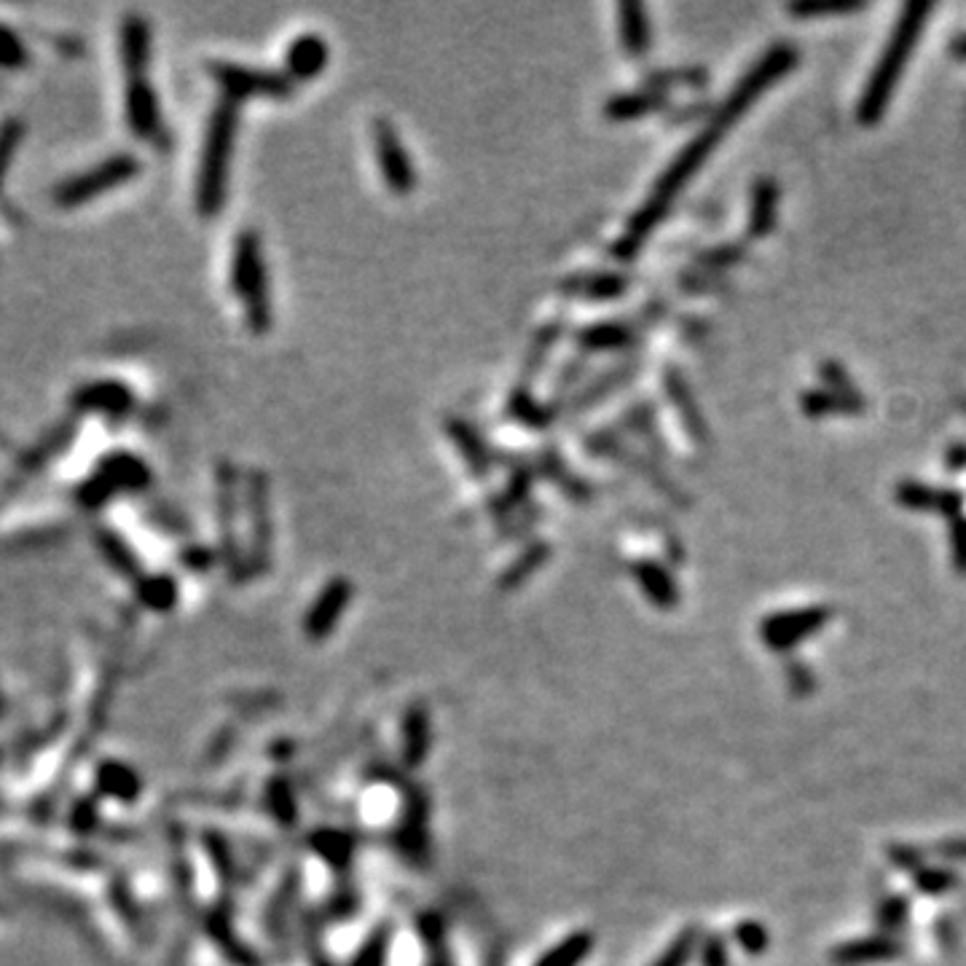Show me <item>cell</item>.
<instances>
[{"mask_svg": "<svg viewBox=\"0 0 966 966\" xmlns=\"http://www.w3.org/2000/svg\"><path fill=\"white\" fill-rule=\"evenodd\" d=\"M668 105L666 91L653 87H639L631 91H617L604 102V116L610 122H637V118L653 116Z\"/></svg>", "mask_w": 966, "mask_h": 966, "instance_id": "d4e9b609", "label": "cell"}, {"mask_svg": "<svg viewBox=\"0 0 966 966\" xmlns=\"http://www.w3.org/2000/svg\"><path fill=\"white\" fill-rule=\"evenodd\" d=\"M354 586L350 577H334L323 591L317 593V599L312 602L309 613L304 617V631L312 642L330 637L334 628L339 626L341 615L347 613L352 602Z\"/></svg>", "mask_w": 966, "mask_h": 966, "instance_id": "2e32d148", "label": "cell"}, {"mask_svg": "<svg viewBox=\"0 0 966 966\" xmlns=\"http://www.w3.org/2000/svg\"><path fill=\"white\" fill-rule=\"evenodd\" d=\"M907 913H911V902H907V896H902V894L886 896L876 913V921L880 926V931H886V934H891V931H900L907 921Z\"/></svg>", "mask_w": 966, "mask_h": 966, "instance_id": "7bdbcfd3", "label": "cell"}, {"mask_svg": "<svg viewBox=\"0 0 966 966\" xmlns=\"http://www.w3.org/2000/svg\"><path fill=\"white\" fill-rule=\"evenodd\" d=\"M142 162L133 151H118L111 156L100 159L91 167L78 170V173L65 175L54 188H51V204L62 213L81 210L87 204H95L105 193L127 186L135 177H140Z\"/></svg>", "mask_w": 966, "mask_h": 966, "instance_id": "8992f818", "label": "cell"}, {"mask_svg": "<svg viewBox=\"0 0 966 966\" xmlns=\"http://www.w3.org/2000/svg\"><path fill=\"white\" fill-rule=\"evenodd\" d=\"M958 876L945 867H924L916 873V889L921 894H945V891L956 889Z\"/></svg>", "mask_w": 966, "mask_h": 966, "instance_id": "ee69618b", "label": "cell"}, {"mask_svg": "<svg viewBox=\"0 0 966 966\" xmlns=\"http://www.w3.org/2000/svg\"><path fill=\"white\" fill-rule=\"evenodd\" d=\"M794 62H798V49H792L790 43L770 46V49L754 62L752 71L736 84L733 91L725 97L723 105L714 111L712 122H708L706 127H703L701 133L677 153V159L668 164L666 173L655 180L650 199L631 215L623 237L613 244L615 259L628 261L637 255V250L642 248L644 239H648L650 234H653V228L666 218V213L672 210L674 199L679 197V191L693 180V175L699 173L701 164L712 156V151L717 148V142L723 140L725 133H728V129L744 116L749 108L763 97L765 89L774 87L779 78H785L787 73L792 71Z\"/></svg>", "mask_w": 966, "mask_h": 966, "instance_id": "6da1fadb", "label": "cell"}, {"mask_svg": "<svg viewBox=\"0 0 966 966\" xmlns=\"http://www.w3.org/2000/svg\"><path fill=\"white\" fill-rule=\"evenodd\" d=\"M505 414L511 416L513 422H518V425L529 427V430H545V427H551L553 419H556V409L542 403V400L529 390V385H518L516 390L511 392Z\"/></svg>", "mask_w": 966, "mask_h": 966, "instance_id": "f546056e", "label": "cell"}, {"mask_svg": "<svg viewBox=\"0 0 966 966\" xmlns=\"http://www.w3.org/2000/svg\"><path fill=\"white\" fill-rule=\"evenodd\" d=\"M937 856L948 862H966V838L945 840V843H937Z\"/></svg>", "mask_w": 966, "mask_h": 966, "instance_id": "9f6ffc18", "label": "cell"}, {"mask_svg": "<svg viewBox=\"0 0 966 966\" xmlns=\"http://www.w3.org/2000/svg\"><path fill=\"white\" fill-rule=\"evenodd\" d=\"M387 953H390V934H387V931H376V934H371L368 942L360 948V953L352 958L350 966H385Z\"/></svg>", "mask_w": 966, "mask_h": 966, "instance_id": "7dc6e473", "label": "cell"}, {"mask_svg": "<svg viewBox=\"0 0 966 966\" xmlns=\"http://www.w3.org/2000/svg\"><path fill=\"white\" fill-rule=\"evenodd\" d=\"M443 432L446 438L454 443L456 454H460V460L465 462L471 478L486 481V478L491 476V471H494L497 460L494 454H491L486 438L481 436V430H478L471 419H465V416L451 414L443 419Z\"/></svg>", "mask_w": 966, "mask_h": 966, "instance_id": "9a60e30c", "label": "cell"}, {"mask_svg": "<svg viewBox=\"0 0 966 966\" xmlns=\"http://www.w3.org/2000/svg\"><path fill=\"white\" fill-rule=\"evenodd\" d=\"M953 54L962 57V60H966V36L956 38V43H953Z\"/></svg>", "mask_w": 966, "mask_h": 966, "instance_id": "680465c9", "label": "cell"}, {"mask_svg": "<svg viewBox=\"0 0 966 966\" xmlns=\"http://www.w3.org/2000/svg\"><path fill=\"white\" fill-rule=\"evenodd\" d=\"M929 14V3H911L905 5V11L896 20L894 33H891L889 43H886L878 65L873 67L867 87L860 97V105H856V118L865 127H873V124H878L883 118L886 108H889L891 97H894L896 84H900L902 73H905L907 62H911L913 51H916V43L921 38Z\"/></svg>", "mask_w": 966, "mask_h": 966, "instance_id": "7a4b0ae2", "label": "cell"}, {"mask_svg": "<svg viewBox=\"0 0 966 966\" xmlns=\"http://www.w3.org/2000/svg\"><path fill=\"white\" fill-rule=\"evenodd\" d=\"M137 597L142 599V604H146V607L164 613V610L175 607L177 586H175L173 577H167V575L142 577V580L137 582Z\"/></svg>", "mask_w": 966, "mask_h": 966, "instance_id": "8d00e7d4", "label": "cell"}, {"mask_svg": "<svg viewBox=\"0 0 966 966\" xmlns=\"http://www.w3.org/2000/svg\"><path fill=\"white\" fill-rule=\"evenodd\" d=\"M865 9V3H856V0H803V3H792L790 14L794 16H825V14H854V11Z\"/></svg>", "mask_w": 966, "mask_h": 966, "instance_id": "b9f144b4", "label": "cell"}, {"mask_svg": "<svg viewBox=\"0 0 966 966\" xmlns=\"http://www.w3.org/2000/svg\"><path fill=\"white\" fill-rule=\"evenodd\" d=\"M116 60L122 76H137L151 71L153 60V27L137 11H127L118 22Z\"/></svg>", "mask_w": 966, "mask_h": 966, "instance_id": "5bb4252c", "label": "cell"}, {"mask_svg": "<svg viewBox=\"0 0 966 966\" xmlns=\"http://www.w3.org/2000/svg\"><path fill=\"white\" fill-rule=\"evenodd\" d=\"M430 747V719L422 706H414L405 714L403 725V760L405 765H419Z\"/></svg>", "mask_w": 966, "mask_h": 966, "instance_id": "836d02e7", "label": "cell"}, {"mask_svg": "<svg viewBox=\"0 0 966 966\" xmlns=\"http://www.w3.org/2000/svg\"><path fill=\"white\" fill-rule=\"evenodd\" d=\"M548 559H551V545H548L545 540H531L529 545L524 548L516 559H513L511 567L502 572L500 588L502 591H513V588L524 586V582H527L537 569L545 567Z\"/></svg>", "mask_w": 966, "mask_h": 966, "instance_id": "1f68e13d", "label": "cell"}, {"mask_svg": "<svg viewBox=\"0 0 966 966\" xmlns=\"http://www.w3.org/2000/svg\"><path fill=\"white\" fill-rule=\"evenodd\" d=\"M71 409L76 414L100 416V419L118 425L135 414L137 396L127 381L100 376V379L78 381L76 390L71 392Z\"/></svg>", "mask_w": 966, "mask_h": 966, "instance_id": "8fae6325", "label": "cell"}, {"mask_svg": "<svg viewBox=\"0 0 966 966\" xmlns=\"http://www.w3.org/2000/svg\"><path fill=\"white\" fill-rule=\"evenodd\" d=\"M228 285L239 299L250 334L266 336L274 325L272 290L264 255V239L255 228L234 234L231 259H228Z\"/></svg>", "mask_w": 966, "mask_h": 966, "instance_id": "277c9868", "label": "cell"}, {"mask_svg": "<svg viewBox=\"0 0 966 966\" xmlns=\"http://www.w3.org/2000/svg\"><path fill=\"white\" fill-rule=\"evenodd\" d=\"M633 374H637V365L617 363V365H613V368L602 371V374H597V376H591L588 381H582V385L577 387L575 396H572L567 403H562V405L567 409L569 416L586 414V411H591L593 405L602 403V400H607L610 396H613V392L623 390V387L633 379Z\"/></svg>", "mask_w": 966, "mask_h": 966, "instance_id": "7402d4cb", "label": "cell"}, {"mask_svg": "<svg viewBox=\"0 0 966 966\" xmlns=\"http://www.w3.org/2000/svg\"><path fill=\"white\" fill-rule=\"evenodd\" d=\"M741 259H744V248L741 244H719V248L701 253L699 261L708 268H725L730 264H739Z\"/></svg>", "mask_w": 966, "mask_h": 966, "instance_id": "681fc988", "label": "cell"}, {"mask_svg": "<svg viewBox=\"0 0 966 966\" xmlns=\"http://www.w3.org/2000/svg\"><path fill=\"white\" fill-rule=\"evenodd\" d=\"M701 953V966H728L730 956H728V945L719 934H708L706 940H701L699 945Z\"/></svg>", "mask_w": 966, "mask_h": 966, "instance_id": "f907efd6", "label": "cell"}, {"mask_svg": "<svg viewBox=\"0 0 966 966\" xmlns=\"http://www.w3.org/2000/svg\"><path fill=\"white\" fill-rule=\"evenodd\" d=\"M330 60V46L319 33H301L285 49V67L283 73L290 81L299 84L314 81L319 73H325Z\"/></svg>", "mask_w": 966, "mask_h": 966, "instance_id": "ac0fdd59", "label": "cell"}, {"mask_svg": "<svg viewBox=\"0 0 966 966\" xmlns=\"http://www.w3.org/2000/svg\"><path fill=\"white\" fill-rule=\"evenodd\" d=\"M787 677H790V688L794 695H811L816 688V679L811 674L808 666H803L800 661H794L787 666Z\"/></svg>", "mask_w": 966, "mask_h": 966, "instance_id": "f5cc1de1", "label": "cell"}, {"mask_svg": "<svg viewBox=\"0 0 966 966\" xmlns=\"http://www.w3.org/2000/svg\"><path fill=\"white\" fill-rule=\"evenodd\" d=\"M582 371H586V357H582V354L580 357L567 360L564 365H559V374H556V379H553V392H556V396L562 392L564 403H567V400L577 392V387L582 385L580 381Z\"/></svg>", "mask_w": 966, "mask_h": 966, "instance_id": "f6af8a7d", "label": "cell"}, {"mask_svg": "<svg viewBox=\"0 0 966 966\" xmlns=\"http://www.w3.org/2000/svg\"><path fill=\"white\" fill-rule=\"evenodd\" d=\"M531 462H535L537 478H545L548 484H553L556 489H562V494L567 497V500L588 502L593 497V486L572 471L569 462L564 460L562 449H556L553 443L542 446Z\"/></svg>", "mask_w": 966, "mask_h": 966, "instance_id": "d6986e66", "label": "cell"}, {"mask_svg": "<svg viewBox=\"0 0 966 966\" xmlns=\"http://www.w3.org/2000/svg\"><path fill=\"white\" fill-rule=\"evenodd\" d=\"M631 575L637 580V586L642 588L644 597L650 599V604H655L658 610H674L679 604L677 582H674L672 572L663 567V564L642 559V562L633 564Z\"/></svg>", "mask_w": 966, "mask_h": 966, "instance_id": "83f0119b", "label": "cell"}, {"mask_svg": "<svg viewBox=\"0 0 966 966\" xmlns=\"http://www.w3.org/2000/svg\"><path fill=\"white\" fill-rule=\"evenodd\" d=\"M268 800H272V808L277 814L279 821L290 825L293 821V794H290L285 781H274L272 790H268Z\"/></svg>", "mask_w": 966, "mask_h": 966, "instance_id": "816d5d0a", "label": "cell"}, {"mask_svg": "<svg viewBox=\"0 0 966 966\" xmlns=\"http://www.w3.org/2000/svg\"><path fill=\"white\" fill-rule=\"evenodd\" d=\"M736 942L741 945V951L749 953V956H760V953L768 951V931H765L763 924L757 921H741L736 926Z\"/></svg>", "mask_w": 966, "mask_h": 966, "instance_id": "bcb514c9", "label": "cell"}, {"mask_svg": "<svg viewBox=\"0 0 966 966\" xmlns=\"http://www.w3.org/2000/svg\"><path fill=\"white\" fill-rule=\"evenodd\" d=\"M631 288V279L620 272H575L559 283V290L569 299L586 301H615L623 299Z\"/></svg>", "mask_w": 966, "mask_h": 966, "instance_id": "44dd1931", "label": "cell"}, {"mask_svg": "<svg viewBox=\"0 0 966 966\" xmlns=\"http://www.w3.org/2000/svg\"><path fill=\"white\" fill-rule=\"evenodd\" d=\"M411 819H405L403 830H400V843H403L405 854L411 856H425L427 840H425V803H419L416 808H409Z\"/></svg>", "mask_w": 966, "mask_h": 966, "instance_id": "60d3db41", "label": "cell"}, {"mask_svg": "<svg viewBox=\"0 0 966 966\" xmlns=\"http://www.w3.org/2000/svg\"><path fill=\"white\" fill-rule=\"evenodd\" d=\"M896 502L911 511H937L942 516L953 518L962 516L964 497L956 489H937V486L918 484V481H905L896 486Z\"/></svg>", "mask_w": 966, "mask_h": 966, "instance_id": "603a6c76", "label": "cell"}, {"mask_svg": "<svg viewBox=\"0 0 966 966\" xmlns=\"http://www.w3.org/2000/svg\"><path fill=\"white\" fill-rule=\"evenodd\" d=\"M180 562L186 564L188 569H204L208 564H213V553L202 545H188V548H183Z\"/></svg>", "mask_w": 966, "mask_h": 966, "instance_id": "11a10c76", "label": "cell"}, {"mask_svg": "<svg viewBox=\"0 0 966 966\" xmlns=\"http://www.w3.org/2000/svg\"><path fill=\"white\" fill-rule=\"evenodd\" d=\"M805 416H832V414H860L865 400L862 396H845L835 390H808L800 398Z\"/></svg>", "mask_w": 966, "mask_h": 966, "instance_id": "d6a6232c", "label": "cell"}, {"mask_svg": "<svg viewBox=\"0 0 966 966\" xmlns=\"http://www.w3.org/2000/svg\"><path fill=\"white\" fill-rule=\"evenodd\" d=\"M244 494V516H248V529H250V553L248 562L255 569L264 572L268 567V559H272V481H268L266 471L253 467L248 471L242 484Z\"/></svg>", "mask_w": 966, "mask_h": 966, "instance_id": "30bf717a", "label": "cell"}, {"mask_svg": "<svg viewBox=\"0 0 966 966\" xmlns=\"http://www.w3.org/2000/svg\"><path fill=\"white\" fill-rule=\"evenodd\" d=\"M776 215H779V186L770 177H760L749 197V234L754 239L768 237L776 228Z\"/></svg>", "mask_w": 966, "mask_h": 966, "instance_id": "f1b7e54d", "label": "cell"}, {"mask_svg": "<svg viewBox=\"0 0 966 966\" xmlns=\"http://www.w3.org/2000/svg\"><path fill=\"white\" fill-rule=\"evenodd\" d=\"M239 129V102L231 97H221L218 105L210 111L208 129H204L202 153H199L197 173V210L204 221L218 218L228 197V170H231L234 142Z\"/></svg>", "mask_w": 966, "mask_h": 966, "instance_id": "3957f363", "label": "cell"}, {"mask_svg": "<svg viewBox=\"0 0 966 966\" xmlns=\"http://www.w3.org/2000/svg\"><path fill=\"white\" fill-rule=\"evenodd\" d=\"M371 146H374V159L381 183L396 197H411L419 186V173H416L414 156L405 148L398 127L387 116H376L371 122Z\"/></svg>", "mask_w": 966, "mask_h": 966, "instance_id": "9c48e42d", "label": "cell"}, {"mask_svg": "<svg viewBox=\"0 0 966 966\" xmlns=\"http://www.w3.org/2000/svg\"><path fill=\"white\" fill-rule=\"evenodd\" d=\"M505 465H507L505 484H502V489L497 491L494 497H489V502H486L489 516L497 518H511L513 513L522 511L531 494V486L537 481L535 462L527 460V456L513 454L507 456Z\"/></svg>", "mask_w": 966, "mask_h": 966, "instance_id": "e0dca14e", "label": "cell"}, {"mask_svg": "<svg viewBox=\"0 0 966 966\" xmlns=\"http://www.w3.org/2000/svg\"><path fill=\"white\" fill-rule=\"evenodd\" d=\"M699 945H701L699 929H695V926H690V929L679 931V934L674 937L672 945H668L666 951L655 958L653 966H688L690 958H693V953L699 951Z\"/></svg>", "mask_w": 966, "mask_h": 966, "instance_id": "f35d334b", "label": "cell"}, {"mask_svg": "<svg viewBox=\"0 0 966 966\" xmlns=\"http://www.w3.org/2000/svg\"><path fill=\"white\" fill-rule=\"evenodd\" d=\"M97 545H100L102 556L111 562L113 569H118L122 575L135 577L140 572V562H137L135 551L129 548V542L124 540L118 531L113 529H97Z\"/></svg>", "mask_w": 966, "mask_h": 966, "instance_id": "e575fe53", "label": "cell"}, {"mask_svg": "<svg viewBox=\"0 0 966 966\" xmlns=\"http://www.w3.org/2000/svg\"><path fill=\"white\" fill-rule=\"evenodd\" d=\"M122 118L135 140L156 148H164L170 142L162 100H159V91L148 73L122 76Z\"/></svg>", "mask_w": 966, "mask_h": 966, "instance_id": "52a82bcc", "label": "cell"}, {"mask_svg": "<svg viewBox=\"0 0 966 966\" xmlns=\"http://www.w3.org/2000/svg\"><path fill=\"white\" fill-rule=\"evenodd\" d=\"M663 390H666V398L672 400V405L677 409V416L682 419L685 432H690V438L699 440V443H706L708 440L706 422H703V414L699 411V403H695L693 392H690L688 381H685V376L679 374L677 368L663 371Z\"/></svg>", "mask_w": 966, "mask_h": 966, "instance_id": "4316f807", "label": "cell"}, {"mask_svg": "<svg viewBox=\"0 0 966 966\" xmlns=\"http://www.w3.org/2000/svg\"><path fill=\"white\" fill-rule=\"evenodd\" d=\"M951 545H953V564L958 572H966V516L962 513L951 522Z\"/></svg>", "mask_w": 966, "mask_h": 966, "instance_id": "db71d44e", "label": "cell"}, {"mask_svg": "<svg viewBox=\"0 0 966 966\" xmlns=\"http://www.w3.org/2000/svg\"><path fill=\"white\" fill-rule=\"evenodd\" d=\"M945 462L951 471H962V467H966V443L953 446V449L945 454Z\"/></svg>", "mask_w": 966, "mask_h": 966, "instance_id": "6f0895ef", "label": "cell"}, {"mask_svg": "<svg viewBox=\"0 0 966 966\" xmlns=\"http://www.w3.org/2000/svg\"><path fill=\"white\" fill-rule=\"evenodd\" d=\"M100 787L113 798H122V800H135L137 792H140V781L127 765H118V763H108L102 765L100 770Z\"/></svg>", "mask_w": 966, "mask_h": 966, "instance_id": "74e56055", "label": "cell"}, {"mask_svg": "<svg viewBox=\"0 0 966 966\" xmlns=\"http://www.w3.org/2000/svg\"><path fill=\"white\" fill-rule=\"evenodd\" d=\"M215 513L221 527V553L231 575L242 572L244 559H239L237 513H239V471L228 460L215 467Z\"/></svg>", "mask_w": 966, "mask_h": 966, "instance_id": "7c38bea8", "label": "cell"}, {"mask_svg": "<svg viewBox=\"0 0 966 966\" xmlns=\"http://www.w3.org/2000/svg\"><path fill=\"white\" fill-rule=\"evenodd\" d=\"M639 328L628 319H599L575 330V344L582 354L623 352L637 344Z\"/></svg>", "mask_w": 966, "mask_h": 966, "instance_id": "ffe728a7", "label": "cell"}, {"mask_svg": "<svg viewBox=\"0 0 966 966\" xmlns=\"http://www.w3.org/2000/svg\"><path fill=\"white\" fill-rule=\"evenodd\" d=\"M889 860L891 865L900 867V870L905 873H913V876H916L918 870H924V851L916 849V845L907 843L889 845Z\"/></svg>", "mask_w": 966, "mask_h": 966, "instance_id": "c3c4849f", "label": "cell"}, {"mask_svg": "<svg viewBox=\"0 0 966 966\" xmlns=\"http://www.w3.org/2000/svg\"><path fill=\"white\" fill-rule=\"evenodd\" d=\"M153 484V473L142 456L127 449L108 451L95 467L73 486V497L87 511H100L118 494H146Z\"/></svg>", "mask_w": 966, "mask_h": 966, "instance_id": "5b68a950", "label": "cell"}, {"mask_svg": "<svg viewBox=\"0 0 966 966\" xmlns=\"http://www.w3.org/2000/svg\"><path fill=\"white\" fill-rule=\"evenodd\" d=\"M312 849L330 865L344 867L352 856V840L341 832H317L312 838Z\"/></svg>", "mask_w": 966, "mask_h": 966, "instance_id": "ab89813d", "label": "cell"}, {"mask_svg": "<svg viewBox=\"0 0 966 966\" xmlns=\"http://www.w3.org/2000/svg\"><path fill=\"white\" fill-rule=\"evenodd\" d=\"M617 36L620 46L628 57L642 60L653 49V27H650V14L637 0H626L617 5Z\"/></svg>", "mask_w": 966, "mask_h": 966, "instance_id": "cb8c5ba5", "label": "cell"}, {"mask_svg": "<svg viewBox=\"0 0 966 966\" xmlns=\"http://www.w3.org/2000/svg\"><path fill=\"white\" fill-rule=\"evenodd\" d=\"M902 945L889 934H873L862 937V940L843 942L832 951V962L838 966H862V964H876V962H891V958L902 956Z\"/></svg>", "mask_w": 966, "mask_h": 966, "instance_id": "484cf974", "label": "cell"}, {"mask_svg": "<svg viewBox=\"0 0 966 966\" xmlns=\"http://www.w3.org/2000/svg\"><path fill=\"white\" fill-rule=\"evenodd\" d=\"M593 948V937L588 931H575L567 940L545 953L535 966H580Z\"/></svg>", "mask_w": 966, "mask_h": 966, "instance_id": "d590c367", "label": "cell"}, {"mask_svg": "<svg viewBox=\"0 0 966 966\" xmlns=\"http://www.w3.org/2000/svg\"><path fill=\"white\" fill-rule=\"evenodd\" d=\"M830 620V610L827 607H805V610H787V613L768 615L763 620V642L768 644L776 653H785L792 650L794 644L803 642L811 633L821 631L825 623Z\"/></svg>", "mask_w": 966, "mask_h": 966, "instance_id": "4fadbf2b", "label": "cell"}, {"mask_svg": "<svg viewBox=\"0 0 966 966\" xmlns=\"http://www.w3.org/2000/svg\"><path fill=\"white\" fill-rule=\"evenodd\" d=\"M564 330H567V325H564L562 317H553L551 323H545L542 328L535 330V336H531V344L527 350V357H524L522 385H531V381L542 374L548 357H551L553 350H556V344L562 341Z\"/></svg>", "mask_w": 966, "mask_h": 966, "instance_id": "4dcf8cb0", "label": "cell"}, {"mask_svg": "<svg viewBox=\"0 0 966 966\" xmlns=\"http://www.w3.org/2000/svg\"><path fill=\"white\" fill-rule=\"evenodd\" d=\"M204 71L210 73L215 84L223 89V97H231V100H253V97H264V100H290L296 95V84L285 76L283 71H268V67H248L239 65V62H226V60H210L204 65Z\"/></svg>", "mask_w": 966, "mask_h": 966, "instance_id": "ba28073f", "label": "cell"}]
</instances>
